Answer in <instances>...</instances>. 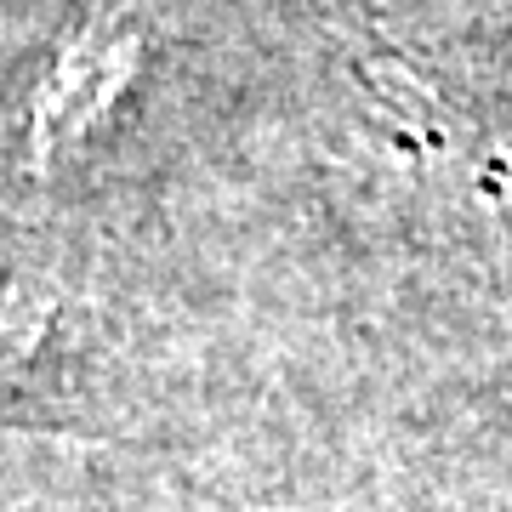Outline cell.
Masks as SVG:
<instances>
[{
	"label": "cell",
	"instance_id": "6da1fadb",
	"mask_svg": "<svg viewBox=\"0 0 512 512\" xmlns=\"http://www.w3.org/2000/svg\"><path fill=\"white\" fill-rule=\"evenodd\" d=\"M131 74V40L120 35H74L57 52L52 74L40 80L35 92V114H29V143H35V165H46L63 143H74L80 131L92 126L97 114L114 103V92L126 86Z\"/></svg>",
	"mask_w": 512,
	"mask_h": 512
}]
</instances>
